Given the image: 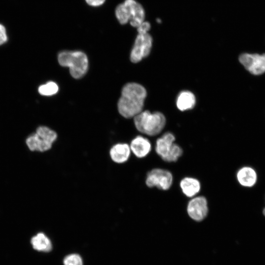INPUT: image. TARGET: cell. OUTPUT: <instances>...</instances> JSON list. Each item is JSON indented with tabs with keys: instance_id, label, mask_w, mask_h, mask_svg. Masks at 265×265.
Returning a JSON list of instances; mask_svg holds the SVG:
<instances>
[{
	"instance_id": "cell-6",
	"label": "cell",
	"mask_w": 265,
	"mask_h": 265,
	"mask_svg": "<svg viewBox=\"0 0 265 265\" xmlns=\"http://www.w3.org/2000/svg\"><path fill=\"white\" fill-rule=\"evenodd\" d=\"M173 182V177L171 172L158 168L150 170L147 174L145 179V184L148 187H156L163 190L169 189Z\"/></svg>"
},
{
	"instance_id": "cell-19",
	"label": "cell",
	"mask_w": 265,
	"mask_h": 265,
	"mask_svg": "<svg viewBox=\"0 0 265 265\" xmlns=\"http://www.w3.org/2000/svg\"><path fill=\"white\" fill-rule=\"evenodd\" d=\"M63 264L64 265H83L81 257L77 254L66 256L63 260Z\"/></svg>"
},
{
	"instance_id": "cell-9",
	"label": "cell",
	"mask_w": 265,
	"mask_h": 265,
	"mask_svg": "<svg viewBox=\"0 0 265 265\" xmlns=\"http://www.w3.org/2000/svg\"><path fill=\"white\" fill-rule=\"evenodd\" d=\"M186 211L192 220L198 222L203 220L209 212L207 199L203 196L192 197L187 205Z\"/></svg>"
},
{
	"instance_id": "cell-7",
	"label": "cell",
	"mask_w": 265,
	"mask_h": 265,
	"mask_svg": "<svg viewBox=\"0 0 265 265\" xmlns=\"http://www.w3.org/2000/svg\"><path fill=\"white\" fill-rule=\"evenodd\" d=\"M152 43V37L148 33L138 34L131 52V61L137 63L147 56L150 53Z\"/></svg>"
},
{
	"instance_id": "cell-10",
	"label": "cell",
	"mask_w": 265,
	"mask_h": 265,
	"mask_svg": "<svg viewBox=\"0 0 265 265\" xmlns=\"http://www.w3.org/2000/svg\"><path fill=\"white\" fill-rule=\"evenodd\" d=\"M124 3L129 11L131 25L134 27H138L145 20V13L143 7L135 0H125Z\"/></svg>"
},
{
	"instance_id": "cell-4",
	"label": "cell",
	"mask_w": 265,
	"mask_h": 265,
	"mask_svg": "<svg viewBox=\"0 0 265 265\" xmlns=\"http://www.w3.org/2000/svg\"><path fill=\"white\" fill-rule=\"evenodd\" d=\"M175 137L171 132L165 133L159 138L156 143V153L165 161H177L182 156L183 151L181 147L174 143Z\"/></svg>"
},
{
	"instance_id": "cell-20",
	"label": "cell",
	"mask_w": 265,
	"mask_h": 265,
	"mask_svg": "<svg viewBox=\"0 0 265 265\" xmlns=\"http://www.w3.org/2000/svg\"><path fill=\"white\" fill-rule=\"evenodd\" d=\"M136 28L138 34H145L149 31L151 25L149 22L144 21Z\"/></svg>"
},
{
	"instance_id": "cell-11",
	"label": "cell",
	"mask_w": 265,
	"mask_h": 265,
	"mask_svg": "<svg viewBox=\"0 0 265 265\" xmlns=\"http://www.w3.org/2000/svg\"><path fill=\"white\" fill-rule=\"evenodd\" d=\"M131 152L138 158L146 157L151 150V144L146 138L142 136H137L131 141L130 145Z\"/></svg>"
},
{
	"instance_id": "cell-3",
	"label": "cell",
	"mask_w": 265,
	"mask_h": 265,
	"mask_svg": "<svg viewBox=\"0 0 265 265\" xmlns=\"http://www.w3.org/2000/svg\"><path fill=\"white\" fill-rule=\"evenodd\" d=\"M133 118L137 130L150 136L159 133L166 123L165 116L159 112L151 113L148 110L142 111Z\"/></svg>"
},
{
	"instance_id": "cell-8",
	"label": "cell",
	"mask_w": 265,
	"mask_h": 265,
	"mask_svg": "<svg viewBox=\"0 0 265 265\" xmlns=\"http://www.w3.org/2000/svg\"><path fill=\"white\" fill-rule=\"evenodd\" d=\"M240 63L250 73L255 75L265 72V53H243L239 56Z\"/></svg>"
},
{
	"instance_id": "cell-1",
	"label": "cell",
	"mask_w": 265,
	"mask_h": 265,
	"mask_svg": "<svg viewBox=\"0 0 265 265\" xmlns=\"http://www.w3.org/2000/svg\"><path fill=\"white\" fill-rule=\"evenodd\" d=\"M147 92L141 84L130 82L123 87L118 102L119 113L124 117H135L142 111Z\"/></svg>"
},
{
	"instance_id": "cell-13",
	"label": "cell",
	"mask_w": 265,
	"mask_h": 265,
	"mask_svg": "<svg viewBox=\"0 0 265 265\" xmlns=\"http://www.w3.org/2000/svg\"><path fill=\"white\" fill-rule=\"evenodd\" d=\"M237 179L241 186L251 187L254 186L257 182V174L253 168L244 166L238 171Z\"/></svg>"
},
{
	"instance_id": "cell-2",
	"label": "cell",
	"mask_w": 265,
	"mask_h": 265,
	"mask_svg": "<svg viewBox=\"0 0 265 265\" xmlns=\"http://www.w3.org/2000/svg\"><path fill=\"white\" fill-rule=\"evenodd\" d=\"M59 64L68 67L72 77L78 79L82 78L87 72L88 60L85 53L79 51H64L58 55Z\"/></svg>"
},
{
	"instance_id": "cell-16",
	"label": "cell",
	"mask_w": 265,
	"mask_h": 265,
	"mask_svg": "<svg viewBox=\"0 0 265 265\" xmlns=\"http://www.w3.org/2000/svg\"><path fill=\"white\" fill-rule=\"evenodd\" d=\"M33 248L38 251L49 252L52 249V244L50 238L43 233H39L31 238Z\"/></svg>"
},
{
	"instance_id": "cell-22",
	"label": "cell",
	"mask_w": 265,
	"mask_h": 265,
	"mask_svg": "<svg viewBox=\"0 0 265 265\" xmlns=\"http://www.w3.org/2000/svg\"><path fill=\"white\" fill-rule=\"evenodd\" d=\"M86 3L93 7H97L102 5L106 0H85Z\"/></svg>"
},
{
	"instance_id": "cell-18",
	"label": "cell",
	"mask_w": 265,
	"mask_h": 265,
	"mask_svg": "<svg viewBox=\"0 0 265 265\" xmlns=\"http://www.w3.org/2000/svg\"><path fill=\"white\" fill-rule=\"evenodd\" d=\"M58 91L57 84L53 81H49L40 85L38 88L39 93L44 96H52L55 94Z\"/></svg>"
},
{
	"instance_id": "cell-24",
	"label": "cell",
	"mask_w": 265,
	"mask_h": 265,
	"mask_svg": "<svg viewBox=\"0 0 265 265\" xmlns=\"http://www.w3.org/2000/svg\"><path fill=\"white\" fill-rule=\"evenodd\" d=\"M263 214L264 215V216H265V208L264 209V210L263 211Z\"/></svg>"
},
{
	"instance_id": "cell-5",
	"label": "cell",
	"mask_w": 265,
	"mask_h": 265,
	"mask_svg": "<svg viewBox=\"0 0 265 265\" xmlns=\"http://www.w3.org/2000/svg\"><path fill=\"white\" fill-rule=\"evenodd\" d=\"M56 138L57 134L54 131L46 126H40L35 133L27 138L26 143L32 151L45 152L51 148Z\"/></svg>"
},
{
	"instance_id": "cell-14",
	"label": "cell",
	"mask_w": 265,
	"mask_h": 265,
	"mask_svg": "<svg viewBox=\"0 0 265 265\" xmlns=\"http://www.w3.org/2000/svg\"><path fill=\"white\" fill-rule=\"evenodd\" d=\"M180 186L182 192L188 197H193L201 189V184L197 179L186 177L181 180Z\"/></svg>"
},
{
	"instance_id": "cell-12",
	"label": "cell",
	"mask_w": 265,
	"mask_h": 265,
	"mask_svg": "<svg viewBox=\"0 0 265 265\" xmlns=\"http://www.w3.org/2000/svg\"><path fill=\"white\" fill-rule=\"evenodd\" d=\"M131 150L130 145L127 143H117L110 149L111 159L114 162L121 164L126 162L130 157Z\"/></svg>"
},
{
	"instance_id": "cell-23",
	"label": "cell",
	"mask_w": 265,
	"mask_h": 265,
	"mask_svg": "<svg viewBox=\"0 0 265 265\" xmlns=\"http://www.w3.org/2000/svg\"><path fill=\"white\" fill-rule=\"evenodd\" d=\"M157 22L158 23H160L161 22V20L160 19L158 18V19H157Z\"/></svg>"
},
{
	"instance_id": "cell-15",
	"label": "cell",
	"mask_w": 265,
	"mask_h": 265,
	"mask_svg": "<svg viewBox=\"0 0 265 265\" xmlns=\"http://www.w3.org/2000/svg\"><path fill=\"white\" fill-rule=\"evenodd\" d=\"M196 104V98L190 91L185 90L181 91L177 96L176 106L181 111L192 109Z\"/></svg>"
},
{
	"instance_id": "cell-21",
	"label": "cell",
	"mask_w": 265,
	"mask_h": 265,
	"mask_svg": "<svg viewBox=\"0 0 265 265\" xmlns=\"http://www.w3.org/2000/svg\"><path fill=\"white\" fill-rule=\"evenodd\" d=\"M7 40L6 29L2 24H0V46L6 43Z\"/></svg>"
},
{
	"instance_id": "cell-17",
	"label": "cell",
	"mask_w": 265,
	"mask_h": 265,
	"mask_svg": "<svg viewBox=\"0 0 265 265\" xmlns=\"http://www.w3.org/2000/svg\"><path fill=\"white\" fill-rule=\"evenodd\" d=\"M115 16L121 25H125L130 21V16L126 5L123 2L119 4L115 9Z\"/></svg>"
}]
</instances>
